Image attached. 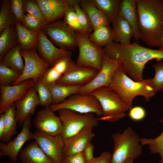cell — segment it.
<instances>
[{
  "label": "cell",
  "mask_w": 163,
  "mask_h": 163,
  "mask_svg": "<svg viewBox=\"0 0 163 163\" xmlns=\"http://www.w3.org/2000/svg\"><path fill=\"white\" fill-rule=\"evenodd\" d=\"M34 124L37 130L52 136L61 134L63 131L60 118L48 107L38 111L34 120Z\"/></svg>",
  "instance_id": "cell-17"
},
{
  "label": "cell",
  "mask_w": 163,
  "mask_h": 163,
  "mask_svg": "<svg viewBox=\"0 0 163 163\" xmlns=\"http://www.w3.org/2000/svg\"><path fill=\"white\" fill-rule=\"evenodd\" d=\"M134 160L132 158H129L126 161L125 163H133Z\"/></svg>",
  "instance_id": "cell-49"
},
{
  "label": "cell",
  "mask_w": 163,
  "mask_h": 163,
  "mask_svg": "<svg viewBox=\"0 0 163 163\" xmlns=\"http://www.w3.org/2000/svg\"><path fill=\"white\" fill-rule=\"evenodd\" d=\"M93 128L85 127L72 136L64 140V158L82 152L95 136Z\"/></svg>",
  "instance_id": "cell-19"
},
{
  "label": "cell",
  "mask_w": 163,
  "mask_h": 163,
  "mask_svg": "<svg viewBox=\"0 0 163 163\" xmlns=\"http://www.w3.org/2000/svg\"><path fill=\"white\" fill-rule=\"evenodd\" d=\"M21 24L27 28L34 32L42 30L43 27L39 21L29 14H24Z\"/></svg>",
  "instance_id": "cell-41"
},
{
  "label": "cell",
  "mask_w": 163,
  "mask_h": 163,
  "mask_svg": "<svg viewBox=\"0 0 163 163\" xmlns=\"http://www.w3.org/2000/svg\"><path fill=\"white\" fill-rule=\"evenodd\" d=\"M98 72L94 69L78 66L73 61L67 71L56 83L68 85H85L90 82Z\"/></svg>",
  "instance_id": "cell-16"
},
{
  "label": "cell",
  "mask_w": 163,
  "mask_h": 163,
  "mask_svg": "<svg viewBox=\"0 0 163 163\" xmlns=\"http://www.w3.org/2000/svg\"><path fill=\"white\" fill-rule=\"evenodd\" d=\"M21 53L24 61V71L12 85L28 79H32L36 83L43 78L50 66L40 56L36 49L28 51L21 50Z\"/></svg>",
  "instance_id": "cell-10"
},
{
  "label": "cell",
  "mask_w": 163,
  "mask_h": 163,
  "mask_svg": "<svg viewBox=\"0 0 163 163\" xmlns=\"http://www.w3.org/2000/svg\"><path fill=\"white\" fill-rule=\"evenodd\" d=\"M0 34V62L7 53L19 43L15 24L5 29Z\"/></svg>",
  "instance_id": "cell-28"
},
{
  "label": "cell",
  "mask_w": 163,
  "mask_h": 163,
  "mask_svg": "<svg viewBox=\"0 0 163 163\" xmlns=\"http://www.w3.org/2000/svg\"><path fill=\"white\" fill-rule=\"evenodd\" d=\"M33 139L56 163L62 162L64 158V140L61 134L52 136L37 130L34 133Z\"/></svg>",
  "instance_id": "cell-12"
},
{
  "label": "cell",
  "mask_w": 163,
  "mask_h": 163,
  "mask_svg": "<svg viewBox=\"0 0 163 163\" xmlns=\"http://www.w3.org/2000/svg\"><path fill=\"white\" fill-rule=\"evenodd\" d=\"M71 57L62 58L50 67L41 79L47 85L56 82L67 71L73 61Z\"/></svg>",
  "instance_id": "cell-26"
},
{
  "label": "cell",
  "mask_w": 163,
  "mask_h": 163,
  "mask_svg": "<svg viewBox=\"0 0 163 163\" xmlns=\"http://www.w3.org/2000/svg\"><path fill=\"white\" fill-rule=\"evenodd\" d=\"M103 49L108 57L120 60L126 74L137 82L143 80V70L147 62L153 59H163V50L146 48L137 43L124 44L113 41Z\"/></svg>",
  "instance_id": "cell-1"
},
{
  "label": "cell",
  "mask_w": 163,
  "mask_h": 163,
  "mask_svg": "<svg viewBox=\"0 0 163 163\" xmlns=\"http://www.w3.org/2000/svg\"><path fill=\"white\" fill-rule=\"evenodd\" d=\"M63 160L66 163H86V162L83 152L64 157Z\"/></svg>",
  "instance_id": "cell-45"
},
{
  "label": "cell",
  "mask_w": 163,
  "mask_h": 163,
  "mask_svg": "<svg viewBox=\"0 0 163 163\" xmlns=\"http://www.w3.org/2000/svg\"><path fill=\"white\" fill-rule=\"evenodd\" d=\"M140 39L151 47H160L163 34V0H136Z\"/></svg>",
  "instance_id": "cell-2"
},
{
  "label": "cell",
  "mask_w": 163,
  "mask_h": 163,
  "mask_svg": "<svg viewBox=\"0 0 163 163\" xmlns=\"http://www.w3.org/2000/svg\"><path fill=\"white\" fill-rule=\"evenodd\" d=\"M160 121L163 123V120H160ZM140 141L142 146L148 145L151 154H159L161 159L158 163H163V131L160 135L155 138L152 139L141 138Z\"/></svg>",
  "instance_id": "cell-35"
},
{
  "label": "cell",
  "mask_w": 163,
  "mask_h": 163,
  "mask_svg": "<svg viewBox=\"0 0 163 163\" xmlns=\"http://www.w3.org/2000/svg\"><path fill=\"white\" fill-rule=\"evenodd\" d=\"M35 86L38 95L39 105L45 107L53 105V97L48 85L41 79L35 83Z\"/></svg>",
  "instance_id": "cell-36"
},
{
  "label": "cell",
  "mask_w": 163,
  "mask_h": 163,
  "mask_svg": "<svg viewBox=\"0 0 163 163\" xmlns=\"http://www.w3.org/2000/svg\"><path fill=\"white\" fill-rule=\"evenodd\" d=\"M62 122L63 131L61 135L66 139L85 127L97 126L99 120L93 113H81L74 110L62 109L57 111Z\"/></svg>",
  "instance_id": "cell-6"
},
{
  "label": "cell",
  "mask_w": 163,
  "mask_h": 163,
  "mask_svg": "<svg viewBox=\"0 0 163 163\" xmlns=\"http://www.w3.org/2000/svg\"><path fill=\"white\" fill-rule=\"evenodd\" d=\"M112 154L110 151H105L96 157H94L86 163H111Z\"/></svg>",
  "instance_id": "cell-44"
},
{
  "label": "cell",
  "mask_w": 163,
  "mask_h": 163,
  "mask_svg": "<svg viewBox=\"0 0 163 163\" xmlns=\"http://www.w3.org/2000/svg\"><path fill=\"white\" fill-rule=\"evenodd\" d=\"M38 43L36 48L40 56L51 67L63 58L72 57L71 51L56 47L42 30L38 32Z\"/></svg>",
  "instance_id": "cell-15"
},
{
  "label": "cell",
  "mask_w": 163,
  "mask_h": 163,
  "mask_svg": "<svg viewBox=\"0 0 163 163\" xmlns=\"http://www.w3.org/2000/svg\"><path fill=\"white\" fill-rule=\"evenodd\" d=\"M49 108L54 112L62 109H70L81 113H93L100 117L102 110L100 103L92 94L78 93L72 94L62 102Z\"/></svg>",
  "instance_id": "cell-7"
},
{
  "label": "cell",
  "mask_w": 163,
  "mask_h": 163,
  "mask_svg": "<svg viewBox=\"0 0 163 163\" xmlns=\"http://www.w3.org/2000/svg\"><path fill=\"white\" fill-rule=\"evenodd\" d=\"M63 17L64 22L77 33L90 34L86 31L80 24L74 7L69 5Z\"/></svg>",
  "instance_id": "cell-38"
},
{
  "label": "cell",
  "mask_w": 163,
  "mask_h": 163,
  "mask_svg": "<svg viewBox=\"0 0 163 163\" xmlns=\"http://www.w3.org/2000/svg\"><path fill=\"white\" fill-rule=\"evenodd\" d=\"M35 84L32 80L28 79L12 86L0 85V114L4 113L16 101L22 98Z\"/></svg>",
  "instance_id": "cell-14"
},
{
  "label": "cell",
  "mask_w": 163,
  "mask_h": 163,
  "mask_svg": "<svg viewBox=\"0 0 163 163\" xmlns=\"http://www.w3.org/2000/svg\"><path fill=\"white\" fill-rule=\"evenodd\" d=\"M122 65L120 60L111 58L104 53L100 70L90 82L82 87L79 93L90 94L97 88L109 87L115 71Z\"/></svg>",
  "instance_id": "cell-11"
},
{
  "label": "cell",
  "mask_w": 163,
  "mask_h": 163,
  "mask_svg": "<svg viewBox=\"0 0 163 163\" xmlns=\"http://www.w3.org/2000/svg\"><path fill=\"white\" fill-rule=\"evenodd\" d=\"M21 75L16 70L2 63H0V85H13Z\"/></svg>",
  "instance_id": "cell-37"
},
{
  "label": "cell",
  "mask_w": 163,
  "mask_h": 163,
  "mask_svg": "<svg viewBox=\"0 0 163 163\" xmlns=\"http://www.w3.org/2000/svg\"><path fill=\"white\" fill-rule=\"evenodd\" d=\"M4 131L1 141L8 142L12 136L17 134L16 108L14 103L5 113Z\"/></svg>",
  "instance_id": "cell-32"
},
{
  "label": "cell",
  "mask_w": 163,
  "mask_h": 163,
  "mask_svg": "<svg viewBox=\"0 0 163 163\" xmlns=\"http://www.w3.org/2000/svg\"><path fill=\"white\" fill-rule=\"evenodd\" d=\"M62 163H66L64 160Z\"/></svg>",
  "instance_id": "cell-51"
},
{
  "label": "cell",
  "mask_w": 163,
  "mask_h": 163,
  "mask_svg": "<svg viewBox=\"0 0 163 163\" xmlns=\"http://www.w3.org/2000/svg\"><path fill=\"white\" fill-rule=\"evenodd\" d=\"M92 1L111 23L118 16L121 0H92Z\"/></svg>",
  "instance_id": "cell-30"
},
{
  "label": "cell",
  "mask_w": 163,
  "mask_h": 163,
  "mask_svg": "<svg viewBox=\"0 0 163 163\" xmlns=\"http://www.w3.org/2000/svg\"><path fill=\"white\" fill-rule=\"evenodd\" d=\"M48 85L52 95L53 104H58L70 96L79 93L84 85H64L56 83Z\"/></svg>",
  "instance_id": "cell-27"
},
{
  "label": "cell",
  "mask_w": 163,
  "mask_h": 163,
  "mask_svg": "<svg viewBox=\"0 0 163 163\" xmlns=\"http://www.w3.org/2000/svg\"><path fill=\"white\" fill-rule=\"evenodd\" d=\"M11 5L12 12L16 21L21 24L24 15L22 0H11Z\"/></svg>",
  "instance_id": "cell-42"
},
{
  "label": "cell",
  "mask_w": 163,
  "mask_h": 163,
  "mask_svg": "<svg viewBox=\"0 0 163 163\" xmlns=\"http://www.w3.org/2000/svg\"><path fill=\"white\" fill-rule=\"evenodd\" d=\"M15 24L21 50L28 51L36 49L38 43V32L27 28L16 21Z\"/></svg>",
  "instance_id": "cell-23"
},
{
  "label": "cell",
  "mask_w": 163,
  "mask_h": 163,
  "mask_svg": "<svg viewBox=\"0 0 163 163\" xmlns=\"http://www.w3.org/2000/svg\"><path fill=\"white\" fill-rule=\"evenodd\" d=\"M114 143L111 163H125L129 158L136 159L142 153L140 138L131 126L122 133L112 135Z\"/></svg>",
  "instance_id": "cell-4"
},
{
  "label": "cell",
  "mask_w": 163,
  "mask_h": 163,
  "mask_svg": "<svg viewBox=\"0 0 163 163\" xmlns=\"http://www.w3.org/2000/svg\"><path fill=\"white\" fill-rule=\"evenodd\" d=\"M21 50L18 44L7 53L0 63L16 70L21 74L24 71V63Z\"/></svg>",
  "instance_id": "cell-31"
},
{
  "label": "cell",
  "mask_w": 163,
  "mask_h": 163,
  "mask_svg": "<svg viewBox=\"0 0 163 163\" xmlns=\"http://www.w3.org/2000/svg\"><path fill=\"white\" fill-rule=\"evenodd\" d=\"M74 8L80 24L86 31L90 34L93 29L87 14L80 5H75Z\"/></svg>",
  "instance_id": "cell-40"
},
{
  "label": "cell",
  "mask_w": 163,
  "mask_h": 163,
  "mask_svg": "<svg viewBox=\"0 0 163 163\" xmlns=\"http://www.w3.org/2000/svg\"><path fill=\"white\" fill-rule=\"evenodd\" d=\"M159 47V49L163 50V34L161 41L160 46Z\"/></svg>",
  "instance_id": "cell-50"
},
{
  "label": "cell",
  "mask_w": 163,
  "mask_h": 163,
  "mask_svg": "<svg viewBox=\"0 0 163 163\" xmlns=\"http://www.w3.org/2000/svg\"><path fill=\"white\" fill-rule=\"evenodd\" d=\"M119 14L130 26L134 40L138 41L140 40L136 0H121Z\"/></svg>",
  "instance_id": "cell-21"
},
{
  "label": "cell",
  "mask_w": 163,
  "mask_h": 163,
  "mask_svg": "<svg viewBox=\"0 0 163 163\" xmlns=\"http://www.w3.org/2000/svg\"><path fill=\"white\" fill-rule=\"evenodd\" d=\"M23 3L24 13L29 14L36 18L43 28L49 24L43 16L36 0H24Z\"/></svg>",
  "instance_id": "cell-39"
},
{
  "label": "cell",
  "mask_w": 163,
  "mask_h": 163,
  "mask_svg": "<svg viewBox=\"0 0 163 163\" xmlns=\"http://www.w3.org/2000/svg\"><path fill=\"white\" fill-rule=\"evenodd\" d=\"M42 30L51 42L59 48L71 51L78 47L77 32L63 21L49 23Z\"/></svg>",
  "instance_id": "cell-8"
},
{
  "label": "cell",
  "mask_w": 163,
  "mask_h": 163,
  "mask_svg": "<svg viewBox=\"0 0 163 163\" xmlns=\"http://www.w3.org/2000/svg\"><path fill=\"white\" fill-rule=\"evenodd\" d=\"M48 23L63 17L69 4L66 0H35Z\"/></svg>",
  "instance_id": "cell-20"
},
{
  "label": "cell",
  "mask_w": 163,
  "mask_h": 163,
  "mask_svg": "<svg viewBox=\"0 0 163 163\" xmlns=\"http://www.w3.org/2000/svg\"><path fill=\"white\" fill-rule=\"evenodd\" d=\"M77 34L79 54L75 63L79 66L100 71L104 54L103 48L97 46L91 41L89 38V34L77 33Z\"/></svg>",
  "instance_id": "cell-9"
},
{
  "label": "cell",
  "mask_w": 163,
  "mask_h": 163,
  "mask_svg": "<svg viewBox=\"0 0 163 163\" xmlns=\"http://www.w3.org/2000/svg\"><path fill=\"white\" fill-rule=\"evenodd\" d=\"M128 116L132 120L138 121L143 119L145 117L146 112L142 107L136 106L132 107L129 110Z\"/></svg>",
  "instance_id": "cell-43"
},
{
  "label": "cell",
  "mask_w": 163,
  "mask_h": 163,
  "mask_svg": "<svg viewBox=\"0 0 163 163\" xmlns=\"http://www.w3.org/2000/svg\"><path fill=\"white\" fill-rule=\"evenodd\" d=\"M94 146L91 143L89 144L83 152L86 161H88L94 157L93 153Z\"/></svg>",
  "instance_id": "cell-46"
},
{
  "label": "cell",
  "mask_w": 163,
  "mask_h": 163,
  "mask_svg": "<svg viewBox=\"0 0 163 163\" xmlns=\"http://www.w3.org/2000/svg\"><path fill=\"white\" fill-rule=\"evenodd\" d=\"M152 67L155 71L154 77L145 80L156 93L163 90V60L157 61Z\"/></svg>",
  "instance_id": "cell-34"
},
{
  "label": "cell",
  "mask_w": 163,
  "mask_h": 163,
  "mask_svg": "<svg viewBox=\"0 0 163 163\" xmlns=\"http://www.w3.org/2000/svg\"><path fill=\"white\" fill-rule=\"evenodd\" d=\"M91 94L99 101L102 116L98 118L103 120L113 123L126 116L129 109L119 95L109 87H104L96 89Z\"/></svg>",
  "instance_id": "cell-5"
},
{
  "label": "cell",
  "mask_w": 163,
  "mask_h": 163,
  "mask_svg": "<svg viewBox=\"0 0 163 163\" xmlns=\"http://www.w3.org/2000/svg\"><path fill=\"white\" fill-rule=\"evenodd\" d=\"M31 125V116L28 117L23 125L21 132L12 140L7 144L4 142L0 143V157L7 156L10 161L15 163L21 149L27 141L33 139L34 133L30 131Z\"/></svg>",
  "instance_id": "cell-13"
},
{
  "label": "cell",
  "mask_w": 163,
  "mask_h": 163,
  "mask_svg": "<svg viewBox=\"0 0 163 163\" xmlns=\"http://www.w3.org/2000/svg\"><path fill=\"white\" fill-rule=\"evenodd\" d=\"M19 158L21 163H56L35 141L32 142L21 150Z\"/></svg>",
  "instance_id": "cell-22"
},
{
  "label": "cell",
  "mask_w": 163,
  "mask_h": 163,
  "mask_svg": "<svg viewBox=\"0 0 163 163\" xmlns=\"http://www.w3.org/2000/svg\"><path fill=\"white\" fill-rule=\"evenodd\" d=\"M109 87L119 95L129 110L133 107V101L136 96H142L148 101L155 94L145 79L137 82L129 78L122 66L115 71Z\"/></svg>",
  "instance_id": "cell-3"
},
{
  "label": "cell",
  "mask_w": 163,
  "mask_h": 163,
  "mask_svg": "<svg viewBox=\"0 0 163 163\" xmlns=\"http://www.w3.org/2000/svg\"><path fill=\"white\" fill-rule=\"evenodd\" d=\"M16 21L11 10V0H4L0 11V33L6 28L15 24Z\"/></svg>",
  "instance_id": "cell-33"
},
{
  "label": "cell",
  "mask_w": 163,
  "mask_h": 163,
  "mask_svg": "<svg viewBox=\"0 0 163 163\" xmlns=\"http://www.w3.org/2000/svg\"><path fill=\"white\" fill-rule=\"evenodd\" d=\"M69 5L74 7L76 5H80L81 0H66Z\"/></svg>",
  "instance_id": "cell-48"
},
{
  "label": "cell",
  "mask_w": 163,
  "mask_h": 163,
  "mask_svg": "<svg viewBox=\"0 0 163 163\" xmlns=\"http://www.w3.org/2000/svg\"><path fill=\"white\" fill-rule=\"evenodd\" d=\"M89 38L94 45L102 48L114 41L113 30L110 25L103 26L94 30L89 34Z\"/></svg>",
  "instance_id": "cell-29"
},
{
  "label": "cell",
  "mask_w": 163,
  "mask_h": 163,
  "mask_svg": "<svg viewBox=\"0 0 163 163\" xmlns=\"http://www.w3.org/2000/svg\"><path fill=\"white\" fill-rule=\"evenodd\" d=\"M80 5L88 17L93 30L103 26L110 25L109 20L92 0H81Z\"/></svg>",
  "instance_id": "cell-24"
},
{
  "label": "cell",
  "mask_w": 163,
  "mask_h": 163,
  "mask_svg": "<svg viewBox=\"0 0 163 163\" xmlns=\"http://www.w3.org/2000/svg\"><path fill=\"white\" fill-rule=\"evenodd\" d=\"M16 117L20 126H23L27 118L34 115L39 105L38 95L35 85L28 90L21 99L14 103Z\"/></svg>",
  "instance_id": "cell-18"
},
{
  "label": "cell",
  "mask_w": 163,
  "mask_h": 163,
  "mask_svg": "<svg viewBox=\"0 0 163 163\" xmlns=\"http://www.w3.org/2000/svg\"><path fill=\"white\" fill-rule=\"evenodd\" d=\"M5 113L0 115V140H2L4 131Z\"/></svg>",
  "instance_id": "cell-47"
},
{
  "label": "cell",
  "mask_w": 163,
  "mask_h": 163,
  "mask_svg": "<svg viewBox=\"0 0 163 163\" xmlns=\"http://www.w3.org/2000/svg\"><path fill=\"white\" fill-rule=\"evenodd\" d=\"M114 41L121 44L131 43L133 37L132 29L126 21L119 15L117 18L112 23Z\"/></svg>",
  "instance_id": "cell-25"
}]
</instances>
